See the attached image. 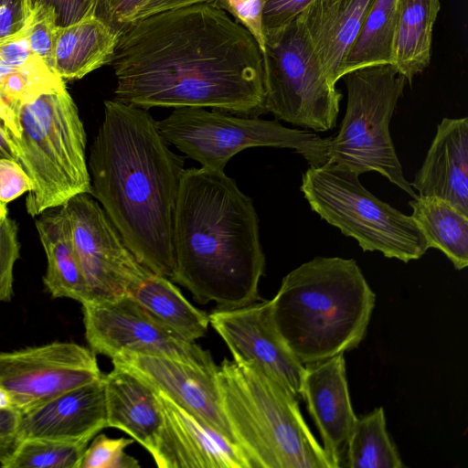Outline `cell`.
<instances>
[{
	"label": "cell",
	"mask_w": 468,
	"mask_h": 468,
	"mask_svg": "<svg viewBox=\"0 0 468 468\" xmlns=\"http://www.w3.org/2000/svg\"><path fill=\"white\" fill-rule=\"evenodd\" d=\"M155 390V389H154ZM163 427L152 457L159 468H250L239 445L155 390Z\"/></svg>",
	"instance_id": "16"
},
{
	"label": "cell",
	"mask_w": 468,
	"mask_h": 468,
	"mask_svg": "<svg viewBox=\"0 0 468 468\" xmlns=\"http://www.w3.org/2000/svg\"><path fill=\"white\" fill-rule=\"evenodd\" d=\"M252 200L224 171L185 169L173 220L171 281L218 309L261 300L265 256Z\"/></svg>",
	"instance_id": "3"
},
{
	"label": "cell",
	"mask_w": 468,
	"mask_h": 468,
	"mask_svg": "<svg viewBox=\"0 0 468 468\" xmlns=\"http://www.w3.org/2000/svg\"><path fill=\"white\" fill-rule=\"evenodd\" d=\"M26 37L31 51L54 71L55 48L59 27L50 6L38 5L27 11Z\"/></svg>",
	"instance_id": "31"
},
{
	"label": "cell",
	"mask_w": 468,
	"mask_h": 468,
	"mask_svg": "<svg viewBox=\"0 0 468 468\" xmlns=\"http://www.w3.org/2000/svg\"><path fill=\"white\" fill-rule=\"evenodd\" d=\"M404 464L391 441L382 407L356 417L346 451L343 467L401 468Z\"/></svg>",
	"instance_id": "29"
},
{
	"label": "cell",
	"mask_w": 468,
	"mask_h": 468,
	"mask_svg": "<svg viewBox=\"0 0 468 468\" xmlns=\"http://www.w3.org/2000/svg\"><path fill=\"white\" fill-rule=\"evenodd\" d=\"M27 16L26 0H0V39L24 29Z\"/></svg>",
	"instance_id": "40"
},
{
	"label": "cell",
	"mask_w": 468,
	"mask_h": 468,
	"mask_svg": "<svg viewBox=\"0 0 468 468\" xmlns=\"http://www.w3.org/2000/svg\"><path fill=\"white\" fill-rule=\"evenodd\" d=\"M62 207L92 301L129 295L151 271L139 262L103 208L90 194H78Z\"/></svg>",
	"instance_id": "12"
},
{
	"label": "cell",
	"mask_w": 468,
	"mask_h": 468,
	"mask_svg": "<svg viewBox=\"0 0 468 468\" xmlns=\"http://www.w3.org/2000/svg\"><path fill=\"white\" fill-rule=\"evenodd\" d=\"M107 427L119 429L152 455L163 427V413L155 390L120 367L103 375Z\"/></svg>",
	"instance_id": "22"
},
{
	"label": "cell",
	"mask_w": 468,
	"mask_h": 468,
	"mask_svg": "<svg viewBox=\"0 0 468 468\" xmlns=\"http://www.w3.org/2000/svg\"><path fill=\"white\" fill-rule=\"evenodd\" d=\"M129 296L188 341L195 342L207 330L209 315L191 304L165 276L151 271L132 290Z\"/></svg>",
	"instance_id": "26"
},
{
	"label": "cell",
	"mask_w": 468,
	"mask_h": 468,
	"mask_svg": "<svg viewBox=\"0 0 468 468\" xmlns=\"http://www.w3.org/2000/svg\"><path fill=\"white\" fill-rule=\"evenodd\" d=\"M64 89V80L31 51L25 28L0 39V119L6 130L17 136L24 105Z\"/></svg>",
	"instance_id": "20"
},
{
	"label": "cell",
	"mask_w": 468,
	"mask_h": 468,
	"mask_svg": "<svg viewBox=\"0 0 468 468\" xmlns=\"http://www.w3.org/2000/svg\"><path fill=\"white\" fill-rule=\"evenodd\" d=\"M208 315L233 360L254 366L297 399L302 398L305 366L277 330L271 300L233 309L218 308Z\"/></svg>",
	"instance_id": "14"
},
{
	"label": "cell",
	"mask_w": 468,
	"mask_h": 468,
	"mask_svg": "<svg viewBox=\"0 0 468 468\" xmlns=\"http://www.w3.org/2000/svg\"><path fill=\"white\" fill-rule=\"evenodd\" d=\"M120 31L90 16L58 31L54 71L63 80L81 79L110 64Z\"/></svg>",
	"instance_id": "23"
},
{
	"label": "cell",
	"mask_w": 468,
	"mask_h": 468,
	"mask_svg": "<svg viewBox=\"0 0 468 468\" xmlns=\"http://www.w3.org/2000/svg\"><path fill=\"white\" fill-rule=\"evenodd\" d=\"M164 139L202 167L224 171L227 163L250 147L271 146L294 150L310 165L328 161L331 137L306 129H292L277 121L236 116L206 108H176L156 121Z\"/></svg>",
	"instance_id": "9"
},
{
	"label": "cell",
	"mask_w": 468,
	"mask_h": 468,
	"mask_svg": "<svg viewBox=\"0 0 468 468\" xmlns=\"http://www.w3.org/2000/svg\"><path fill=\"white\" fill-rule=\"evenodd\" d=\"M32 190V181L23 167L13 159L0 158V204L6 207L9 202Z\"/></svg>",
	"instance_id": "36"
},
{
	"label": "cell",
	"mask_w": 468,
	"mask_h": 468,
	"mask_svg": "<svg viewBox=\"0 0 468 468\" xmlns=\"http://www.w3.org/2000/svg\"><path fill=\"white\" fill-rule=\"evenodd\" d=\"M358 176L329 162L310 165L300 189L313 211L356 239L363 251L403 262L421 258L429 247L412 217L378 199Z\"/></svg>",
	"instance_id": "7"
},
{
	"label": "cell",
	"mask_w": 468,
	"mask_h": 468,
	"mask_svg": "<svg viewBox=\"0 0 468 468\" xmlns=\"http://www.w3.org/2000/svg\"><path fill=\"white\" fill-rule=\"evenodd\" d=\"M87 445L49 439L22 440L3 468H80Z\"/></svg>",
	"instance_id": "30"
},
{
	"label": "cell",
	"mask_w": 468,
	"mask_h": 468,
	"mask_svg": "<svg viewBox=\"0 0 468 468\" xmlns=\"http://www.w3.org/2000/svg\"><path fill=\"white\" fill-rule=\"evenodd\" d=\"M149 0H99L96 16L121 30L133 21Z\"/></svg>",
	"instance_id": "38"
},
{
	"label": "cell",
	"mask_w": 468,
	"mask_h": 468,
	"mask_svg": "<svg viewBox=\"0 0 468 468\" xmlns=\"http://www.w3.org/2000/svg\"><path fill=\"white\" fill-rule=\"evenodd\" d=\"M106 427L103 376L19 412L21 441L49 439L89 443Z\"/></svg>",
	"instance_id": "18"
},
{
	"label": "cell",
	"mask_w": 468,
	"mask_h": 468,
	"mask_svg": "<svg viewBox=\"0 0 468 468\" xmlns=\"http://www.w3.org/2000/svg\"><path fill=\"white\" fill-rule=\"evenodd\" d=\"M111 359L113 367L135 375L235 441L222 410L217 368L203 367L167 356L136 353H120Z\"/></svg>",
	"instance_id": "15"
},
{
	"label": "cell",
	"mask_w": 468,
	"mask_h": 468,
	"mask_svg": "<svg viewBox=\"0 0 468 468\" xmlns=\"http://www.w3.org/2000/svg\"><path fill=\"white\" fill-rule=\"evenodd\" d=\"M440 0H398L393 65L412 82L430 64Z\"/></svg>",
	"instance_id": "25"
},
{
	"label": "cell",
	"mask_w": 468,
	"mask_h": 468,
	"mask_svg": "<svg viewBox=\"0 0 468 468\" xmlns=\"http://www.w3.org/2000/svg\"><path fill=\"white\" fill-rule=\"evenodd\" d=\"M134 440L98 435L86 448L80 468H139L138 461L125 452Z\"/></svg>",
	"instance_id": "32"
},
{
	"label": "cell",
	"mask_w": 468,
	"mask_h": 468,
	"mask_svg": "<svg viewBox=\"0 0 468 468\" xmlns=\"http://www.w3.org/2000/svg\"><path fill=\"white\" fill-rule=\"evenodd\" d=\"M215 3L251 34L262 53L265 48L264 0H217Z\"/></svg>",
	"instance_id": "34"
},
{
	"label": "cell",
	"mask_w": 468,
	"mask_h": 468,
	"mask_svg": "<svg viewBox=\"0 0 468 468\" xmlns=\"http://www.w3.org/2000/svg\"><path fill=\"white\" fill-rule=\"evenodd\" d=\"M312 0H264L263 32L277 30L293 20Z\"/></svg>",
	"instance_id": "37"
},
{
	"label": "cell",
	"mask_w": 468,
	"mask_h": 468,
	"mask_svg": "<svg viewBox=\"0 0 468 468\" xmlns=\"http://www.w3.org/2000/svg\"><path fill=\"white\" fill-rule=\"evenodd\" d=\"M302 399L320 433L332 468L343 467L356 421L344 354L304 365Z\"/></svg>",
	"instance_id": "17"
},
{
	"label": "cell",
	"mask_w": 468,
	"mask_h": 468,
	"mask_svg": "<svg viewBox=\"0 0 468 468\" xmlns=\"http://www.w3.org/2000/svg\"><path fill=\"white\" fill-rule=\"evenodd\" d=\"M59 207L36 220L48 261L43 282L54 298L90 302L92 297L73 248L69 223L64 208Z\"/></svg>",
	"instance_id": "24"
},
{
	"label": "cell",
	"mask_w": 468,
	"mask_h": 468,
	"mask_svg": "<svg viewBox=\"0 0 468 468\" xmlns=\"http://www.w3.org/2000/svg\"><path fill=\"white\" fill-rule=\"evenodd\" d=\"M16 222L6 217L0 225V303L7 302L13 293V269L19 257Z\"/></svg>",
	"instance_id": "33"
},
{
	"label": "cell",
	"mask_w": 468,
	"mask_h": 468,
	"mask_svg": "<svg viewBox=\"0 0 468 468\" xmlns=\"http://www.w3.org/2000/svg\"><path fill=\"white\" fill-rule=\"evenodd\" d=\"M216 377L223 412L250 468H332L289 390L254 366L227 358Z\"/></svg>",
	"instance_id": "5"
},
{
	"label": "cell",
	"mask_w": 468,
	"mask_h": 468,
	"mask_svg": "<svg viewBox=\"0 0 468 468\" xmlns=\"http://www.w3.org/2000/svg\"><path fill=\"white\" fill-rule=\"evenodd\" d=\"M81 304L86 339L95 354L112 358L120 353H136L218 367L209 351L167 327L129 295Z\"/></svg>",
	"instance_id": "11"
},
{
	"label": "cell",
	"mask_w": 468,
	"mask_h": 468,
	"mask_svg": "<svg viewBox=\"0 0 468 468\" xmlns=\"http://www.w3.org/2000/svg\"><path fill=\"white\" fill-rule=\"evenodd\" d=\"M98 5L99 0H26L27 11L38 5L52 7L59 27L96 16Z\"/></svg>",
	"instance_id": "35"
},
{
	"label": "cell",
	"mask_w": 468,
	"mask_h": 468,
	"mask_svg": "<svg viewBox=\"0 0 468 468\" xmlns=\"http://www.w3.org/2000/svg\"><path fill=\"white\" fill-rule=\"evenodd\" d=\"M374 0H312L296 16L322 70L336 84L338 72Z\"/></svg>",
	"instance_id": "21"
},
{
	"label": "cell",
	"mask_w": 468,
	"mask_h": 468,
	"mask_svg": "<svg viewBox=\"0 0 468 468\" xmlns=\"http://www.w3.org/2000/svg\"><path fill=\"white\" fill-rule=\"evenodd\" d=\"M0 158H8L16 161V155L9 144L5 127L0 119Z\"/></svg>",
	"instance_id": "42"
},
{
	"label": "cell",
	"mask_w": 468,
	"mask_h": 468,
	"mask_svg": "<svg viewBox=\"0 0 468 468\" xmlns=\"http://www.w3.org/2000/svg\"><path fill=\"white\" fill-rule=\"evenodd\" d=\"M16 162L33 184L27 213L38 216L78 194H91L85 156L86 133L67 89L44 93L19 114V134L6 130Z\"/></svg>",
	"instance_id": "6"
},
{
	"label": "cell",
	"mask_w": 468,
	"mask_h": 468,
	"mask_svg": "<svg viewBox=\"0 0 468 468\" xmlns=\"http://www.w3.org/2000/svg\"><path fill=\"white\" fill-rule=\"evenodd\" d=\"M110 65L114 100L126 104L266 112L259 45L215 2L130 22L120 30Z\"/></svg>",
	"instance_id": "1"
},
{
	"label": "cell",
	"mask_w": 468,
	"mask_h": 468,
	"mask_svg": "<svg viewBox=\"0 0 468 468\" xmlns=\"http://www.w3.org/2000/svg\"><path fill=\"white\" fill-rule=\"evenodd\" d=\"M375 299L354 259L315 257L282 279L271 314L291 351L308 365L358 346Z\"/></svg>",
	"instance_id": "4"
},
{
	"label": "cell",
	"mask_w": 468,
	"mask_h": 468,
	"mask_svg": "<svg viewBox=\"0 0 468 468\" xmlns=\"http://www.w3.org/2000/svg\"><path fill=\"white\" fill-rule=\"evenodd\" d=\"M421 197L441 198L468 216V118H443L410 183Z\"/></svg>",
	"instance_id": "19"
},
{
	"label": "cell",
	"mask_w": 468,
	"mask_h": 468,
	"mask_svg": "<svg viewBox=\"0 0 468 468\" xmlns=\"http://www.w3.org/2000/svg\"><path fill=\"white\" fill-rule=\"evenodd\" d=\"M102 376L95 353L75 343L0 352V386L19 412Z\"/></svg>",
	"instance_id": "13"
},
{
	"label": "cell",
	"mask_w": 468,
	"mask_h": 468,
	"mask_svg": "<svg viewBox=\"0 0 468 468\" xmlns=\"http://www.w3.org/2000/svg\"><path fill=\"white\" fill-rule=\"evenodd\" d=\"M264 37L265 112L306 130L333 129L342 93L322 70L297 18Z\"/></svg>",
	"instance_id": "10"
},
{
	"label": "cell",
	"mask_w": 468,
	"mask_h": 468,
	"mask_svg": "<svg viewBox=\"0 0 468 468\" xmlns=\"http://www.w3.org/2000/svg\"><path fill=\"white\" fill-rule=\"evenodd\" d=\"M19 411L0 410V465L3 467L13 457L21 438L18 433Z\"/></svg>",
	"instance_id": "39"
},
{
	"label": "cell",
	"mask_w": 468,
	"mask_h": 468,
	"mask_svg": "<svg viewBox=\"0 0 468 468\" xmlns=\"http://www.w3.org/2000/svg\"><path fill=\"white\" fill-rule=\"evenodd\" d=\"M92 195L139 262L171 279L173 220L184 159L146 109L104 101L88 165Z\"/></svg>",
	"instance_id": "2"
},
{
	"label": "cell",
	"mask_w": 468,
	"mask_h": 468,
	"mask_svg": "<svg viewBox=\"0 0 468 468\" xmlns=\"http://www.w3.org/2000/svg\"><path fill=\"white\" fill-rule=\"evenodd\" d=\"M7 217V209L6 207L0 204V225L3 220Z\"/></svg>",
	"instance_id": "44"
},
{
	"label": "cell",
	"mask_w": 468,
	"mask_h": 468,
	"mask_svg": "<svg viewBox=\"0 0 468 468\" xmlns=\"http://www.w3.org/2000/svg\"><path fill=\"white\" fill-rule=\"evenodd\" d=\"M346 110L339 130L331 137L328 161L361 175L377 172L415 198L396 153L389 123L403 94L406 79L394 65L361 68L344 77Z\"/></svg>",
	"instance_id": "8"
},
{
	"label": "cell",
	"mask_w": 468,
	"mask_h": 468,
	"mask_svg": "<svg viewBox=\"0 0 468 468\" xmlns=\"http://www.w3.org/2000/svg\"><path fill=\"white\" fill-rule=\"evenodd\" d=\"M216 1L217 0H149L148 3L138 13L135 19L157 12H161L166 9L189 5L197 3H210Z\"/></svg>",
	"instance_id": "41"
},
{
	"label": "cell",
	"mask_w": 468,
	"mask_h": 468,
	"mask_svg": "<svg viewBox=\"0 0 468 468\" xmlns=\"http://www.w3.org/2000/svg\"><path fill=\"white\" fill-rule=\"evenodd\" d=\"M398 0H374L343 63L338 77L366 67L391 64Z\"/></svg>",
	"instance_id": "28"
},
{
	"label": "cell",
	"mask_w": 468,
	"mask_h": 468,
	"mask_svg": "<svg viewBox=\"0 0 468 468\" xmlns=\"http://www.w3.org/2000/svg\"><path fill=\"white\" fill-rule=\"evenodd\" d=\"M14 409L8 392L0 386V410Z\"/></svg>",
	"instance_id": "43"
},
{
	"label": "cell",
	"mask_w": 468,
	"mask_h": 468,
	"mask_svg": "<svg viewBox=\"0 0 468 468\" xmlns=\"http://www.w3.org/2000/svg\"><path fill=\"white\" fill-rule=\"evenodd\" d=\"M409 205L429 249L441 250L456 270L465 269L468 266V216L436 197L417 196Z\"/></svg>",
	"instance_id": "27"
}]
</instances>
